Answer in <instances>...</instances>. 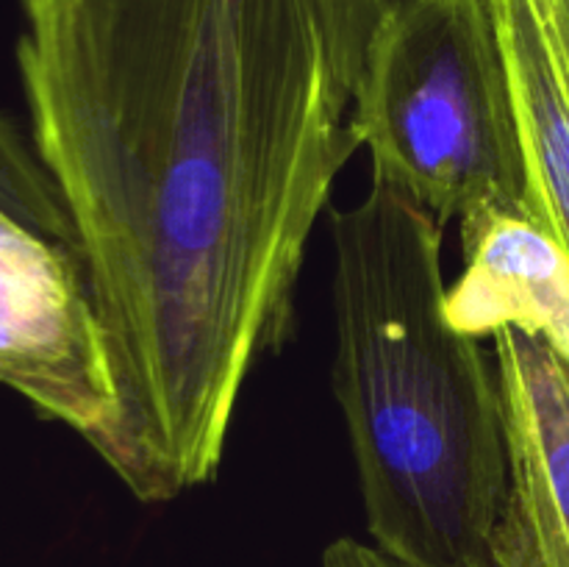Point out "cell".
Here are the masks:
<instances>
[{"instance_id": "1", "label": "cell", "mask_w": 569, "mask_h": 567, "mask_svg": "<svg viewBox=\"0 0 569 567\" xmlns=\"http://www.w3.org/2000/svg\"><path fill=\"white\" fill-rule=\"evenodd\" d=\"M392 3L20 0L31 145L120 392L103 461L142 504L217 476L250 370L287 339Z\"/></svg>"}, {"instance_id": "2", "label": "cell", "mask_w": 569, "mask_h": 567, "mask_svg": "<svg viewBox=\"0 0 569 567\" xmlns=\"http://www.w3.org/2000/svg\"><path fill=\"white\" fill-rule=\"evenodd\" d=\"M442 228L378 176L331 209V378L372 545L411 567H489L509 493L503 389L448 320Z\"/></svg>"}, {"instance_id": "3", "label": "cell", "mask_w": 569, "mask_h": 567, "mask_svg": "<svg viewBox=\"0 0 569 567\" xmlns=\"http://www.w3.org/2000/svg\"><path fill=\"white\" fill-rule=\"evenodd\" d=\"M372 176L442 222L526 211V159L489 0H395L370 44L350 111Z\"/></svg>"}, {"instance_id": "4", "label": "cell", "mask_w": 569, "mask_h": 567, "mask_svg": "<svg viewBox=\"0 0 569 567\" xmlns=\"http://www.w3.org/2000/svg\"><path fill=\"white\" fill-rule=\"evenodd\" d=\"M0 387L64 422L100 459L120 428V392L76 248L0 209Z\"/></svg>"}, {"instance_id": "5", "label": "cell", "mask_w": 569, "mask_h": 567, "mask_svg": "<svg viewBox=\"0 0 569 567\" xmlns=\"http://www.w3.org/2000/svg\"><path fill=\"white\" fill-rule=\"evenodd\" d=\"M509 493L489 567H569V370L533 334H495Z\"/></svg>"}, {"instance_id": "6", "label": "cell", "mask_w": 569, "mask_h": 567, "mask_svg": "<svg viewBox=\"0 0 569 567\" xmlns=\"http://www.w3.org/2000/svg\"><path fill=\"white\" fill-rule=\"evenodd\" d=\"M465 272L448 289V320L472 339L520 328L569 370V256L526 211L461 217Z\"/></svg>"}, {"instance_id": "7", "label": "cell", "mask_w": 569, "mask_h": 567, "mask_svg": "<svg viewBox=\"0 0 569 567\" xmlns=\"http://www.w3.org/2000/svg\"><path fill=\"white\" fill-rule=\"evenodd\" d=\"M526 159V215L569 256V0H489Z\"/></svg>"}, {"instance_id": "8", "label": "cell", "mask_w": 569, "mask_h": 567, "mask_svg": "<svg viewBox=\"0 0 569 567\" xmlns=\"http://www.w3.org/2000/svg\"><path fill=\"white\" fill-rule=\"evenodd\" d=\"M322 567H411L395 556L383 554L376 545L359 543V539L342 537L331 543L322 554Z\"/></svg>"}]
</instances>
